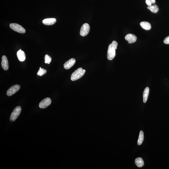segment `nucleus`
I'll list each match as a JSON object with an SVG mask.
<instances>
[{
	"label": "nucleus",
	"instance_id": "obj_1",
	"mask_svg": "<svg viewBox=\"0 0 169 169\" xmlns=\"http://www.w3.org/2000/svg\"><path fill=\"white\" fill-rule=\"evenodd\" d=\"M118 43L116 41H113L109 46L107 52V58L109 60L114 59L116 56V50L117 49Z\"/></svg>",
	"mask_w": 169,
	"mask_h": 169
},
{
	"label": "nucleus",
	"instance_id": "obj_2",
	"mask_svg": "<svg viewBox=\"0 0 169 169\" xmlns=\"http://www.w3.org/2000/svg\"><path fill=\"white\" fill-rule=\"evenodd\" d=\"M86 70L80 67L74 72L71 76V79L73 81H76L81 78L85 73Z\"/></svg>",
	"mask_w": 169,
	"mask_h": 169
},
{
	"label": "nucleus",
	"instance_id": "obj_3",
	"mask_svg": "<svg viewBox=\"0 0 169 169\" xmlns=\"http://www.w3.org/2000/svg\"><path fill=\"white\" fill-rule=\"evenodd\" d=\"M21 108L20 106H17L15 108L11 115L10 120L11 122L16 120L20 115L21 111Z\"/></svg>",
	"mask_w": 169,
	"mask_h": 169
},
{
	"label": "nucleus",
	"instance_id": "obj_4",
	"mask_svg": "<svg viewBox=\"0 0 169 169\" xmlns=\"http://www.w3.org/2000/svg\"><path fill=\"white\" fill-rule=\"evenodd\" d=\"M10 28L13 30L21 34L25 33V30L21 25L16 23H11L10 24Z\"/></svg>",
	"mask_w": 169,
	"mask_h": 169
},
{
	"label": "nucleus",
	"instance_id": "obj_5",
	"mask_svg": "<svg viewBox=\"0 0 169 169\" xmlns=\"http://www.w3.org/2000/svg\"><path fill=\"white\" fill-rule=\"evenodd\" d=\"M90 26L88 23H84L81 27L80 34L82 36H85L89 33Z\"/></svg>",
	"mask_w": 169,
	"mask_h": 169
},
{
	"label": "nucleus",
	"instance_id": "obj_6",
	"mask_svg": "<svg viewBox=\"0 0 169 169\" xmlns=\"http://www.w3.org/2000/svg\"><path fill=\"white\" fill-rule=\"evenodd\" d=\"M20 86L18 84L12 86L8 89L7 92V95L8 96H10L18 91L20 89Z\"/></svg>",
	"mask_w": 169,
	"mask_h": 169
},
{
	"label": "nucleus",
	"instance_id": "obj_7",
	"mask_svg": "<svg viewBox=\"0 0 169 169\" xmlns=\"http://www.w3.org/2000/svg\"><path fill=\"white\" fill-rule=\"evenodd\" d=\"M51 103V100L50 98L47 97L44 99L39 104V107L41 108L44 109L49 106Z\"/></svg>",
	"mask_w": 169,
	"mask_h": 169
},
{
	"label": "nucleus",
	"instance_id": "obj_8",
	"mask_svg": "<svg viewBox=\"0 0 169 169\" xmlns=\"http://www.w3.org/2000/svg\"><path fill=\"white\" fill-rule=\"evenodd\" d=\"M76 62V61L75 59L73 58L71 59L64 64V67L65 69H69L74 65Z\"/></svg>",
	"mask_w": 169,
	"mask_h": 169
},
{
	"label": "nucleus",
	"instance_id": "obj_9",
	"mask_svg": "<svg viewBox=\"0 0 169 169\" xmlns=\"http://www.w3.org/2000/svg\"><path fill=\"white\" fill-rule=\"evenodd\" d=\"M137 39V37L133 34H128L125 37V39L128 41V43L129 44L133 43L135 42Z\"/></svg>",
	"mask_w": 169,
	"mask_h": 169
},
{
	"label": "nucleus",
	"instance_id": "obj_10",
	"mask_svg": "<svg viewBox=\"0 0 169 169\" xmlns=\"http://www.w3.org/2000/svg\"><path fill=\"white\" fill-rule=\"evenodd\" d=\"M1 65L4 70L7 71L9 69V63L7 58L6 56L3 55L2 57Z\"/></svg>",
	"mask_w": 169,
	"mask_h": 169
},
{
	"label": "nucleus",
	"instance_id": "obj_11",
	"mask_svg": "<svg viewBox=\"0 0 169 169\" xmlns=\"http://www.w3.org/2000/svg\"><path fill=\"white\" fill-rule=\"evenodd\" d=\"M56 21L57 20L55 18H47L44 20L42 23L45 25H50L55 24Z\"/></svg>",
	"mask_w": 169,
	"mask_h": 169
},
{
	"label": "nucleus",
	"instance_id": "obj_12",
	"mask_svg": "<svg viewBox=\"0 0 169 169\" xmlns=\"http://www.w3.org/2000/svg\"><path fill=\"white\" fill-rule=\"evenodd\" d=\"M17 55L18 58L20 62H23L25 60L26 58L25 53L21 49H20L18 51Z\"/></svg>",
	"mask_w": 169,
	"mask_h": 169
},
{
	"label": "nucleus",
	"instance_id": "obj_13",
	"mask_svg": "<svg viewBox=\"0 0 169 169\" xmlns=\"http://www.w3.org/2000/svg\"><path fill=\"white\" fill-rule=\"evenodd\" d=\"M149 92V88L148 87H146L144 89L143 94V102L144 103H146L148 100Z\"/></svg>",
	"mask_w": 169,
	"mask_h": 169
},
{
	"label": "nucleus",
	"instance_id": "obj_14",
	"mask_svg": "<svg viewBox=\"0 0 169 169\" xmlns=\"http://www.w3.org/2000/svg\"><path fill=\"white\" fill-rule=\"evenodd\" d=\"M140 25L143 29L146 30H149L151 28V24L147 22H142L140 23Z\"/></svg>",
	"mask_w": 169,
	"mask_h": 169
},
{
	"label": "nucleus",
	"instance_id": "obj_15",
	"mask_svg": "<svg viewBox=\"0 0 169 169\" xmlns=\"http://www.w3.org/2000/svg\"><path fill=\"white\" fill-rule=\"evenodd\" d=\"M135 163L136 165L139 167H142L144 165V161L141 158H137L135 160Z\"/></svg>",
	"mask_w": 169,
	"mask_h": 169
},
{
	"label": "nucleus",
	"instance_id": "obj_16",
	"mask_svg": "<svg viewBox=\"0 0 169 169\" xmlns=\"http://www.w3.org/2000/svg\"><path fill=\"white\" fill-rule=\"evenodd\" d=\"M147 8L151 11L152 13H156L159 11V8L158 6L156 5H151L150 6H148Z\"/></svg>",
	"mask_w": 169,
	"mask_h": 169
},
{
	"label": "nucleus",
	"instance_id": "obj_17",
	"mask_svg": "<svg viewBox=\"0 0 169 169\" xmlns=\"http://www.w3.org/2000/svg\"><path fill=\"white\" fill-rule=\"evenodd\" d=\"M144 140V133L142 131L140 132L139 138L137 141V144L139 145H141L142 144Z\"/></svg>",
	"mask_w": 169,
	"mask_h": 169
},
{
	"label": "nucleus",
	"instance_id": "obj_18",
	"mask_svg": "<svg viewBox=\"0 0 169 169\" xmlns=\"http://www.w3.org/2000/svg\"><path fill=\"white\" fill-rule=\"evenodd\" d=\"M47 73V71L46 69L43 68L39 69L37 73V75L42 76L46 74Z\"/></svg>",
	"mask_w": 169,
	"mask_h": 169
},
{
	"label": "nucleus",
	"instance_id": "obj_19",
	"mask_svg": "<svg viewBox=\"0 0 169 169\" xmlns=\"http://www.w3.org/2000/svg\"><path fill=\"white\" fill-rule=\"evenodd\" d=\"M45 62L46 64H49L51 62L52 59L50 56L48 54H46L45 57Z\"/></svg>",
	"mask_w": 169,
	"mask_h": 169
},
{
	"label": "nucleus",
	"instance_id": "obj_20",
	"mask_svg": "<svg viewBox=\"0 0 169 169\" xmlns=\"http://www.w3.org/2000/svg\"><path fill=\"white\" fill-rule=\"evenodd\" d=\"M163 42L166 44H169V36L167 37L164 39Z\"/></svg>",
	"mask_w": 169,
	"mask_h": 169
},
{
	"label": "nucleus",
	"instance_id": "obj_21",
	"mask_svg": "<svg viewBox=\"0 0 169 169\" xmlns=\"http://www.w3.org/2000/svg\"><path fill=\"white\" fill-rule=\"evenodd\" d=\"M145 2L148 6H150L152 5V3L150 0H146Z\"/></svg>",
	"mask_w": 169,
	"mask_h": 169
},
{
	"label": "nucleus",
	"instance_id": "obj_22",
	"mask_svg": "<svg viewBox=\"0 0 169 169\" xmlns=\"http://www.w3.org/2000/svg\"><path fill=\"white\" fill-rule=\"evenodd\" d=\"M150 1L152 4H154L155 3V2H156L155 0H150Z\"/></svg>",
	"mask_w": 169,
	"mask_h": 169
},
{
	"label": "nucleus",
	"instance_id": "obj_23",
	"mask_svg": "<svg viewBox=\"0 0 169 169\" xmlns=\"http://www.w3.org/2000/svg\"><path fill=\"white\" fill-rule=\"evenodd\" d=\"M41 68V67H40V69Z\"/></svg>",
	"mask_w": 169,
	"mask_h": 169
}]
</instances>
